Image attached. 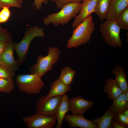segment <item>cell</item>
Returning a JSON list of instances; mask_svg holds the SVG:
<instances>
[{"instance_id": "cell-1", "label": "cell", "mask_w": 128, "mask_h": 128, "mask_svg": "<svg viewBox=\"0 0 128 128\" xmlns=\"http://www.w3.org/2000/svg\"><path fill=\"white\" fill-rule=\"evenodd\" d=\"M95 26L91 14L74 28L71 36L67 41V47L76 48L87 43L95 30Z\"/></svg>"}, {"instance_id": "cell-2", "label": "cell", "mask_w": 128, "mask_h": 128, "mask_svg": "<svg viewBox=\"0 0 128 128\" xmlns=\"http://www.w3.org/2000/svg\"><path fill=\"white\" fill-rule=\"evenodd\" d=\"M81 3L72 2L64 5L59 12L48 15L45 17L43 22L46 25L50 24L55 26L64 25L79 13Z\"/></svg>"}, {"instance_id": "cell-3", "label": "cell", "mask_w": 128, "mask_h": 128, "mask_svg": "<svg viewBox=\"0 0 128 128\" xmlns=\"http://www.w3.org/2000/svg\"><path fill=\"white\" fill-rule=\"evenodd\" d=\"M48 50V55L45 56L39 55L36 64L31 67V73L41 78L51 70L53 65L59 60L61 52L58 47H50Z\"/></svg>"}, {"instance_id": "cell-4", "label": "cell", "mask_w": 128, "mask_h": 128, "mask_svg": "<svg viewBox=\"0 0 128 128\" xmlns=\"http://www.w3.org/2000/svg\"><path fill=\"white\" fill-rule=\"evenodd\" d=\"M45 36L43 28L37 26L31 27L26 30L21 41L14 45L20 64H21L25 59L32 40L37 37L43 38Z\"/></svg>"}, {"instance_id": "cell-5", "label": "cell", "mask_w": 128, "mask_h": 128, "mask_svg": "<svg viewBox=\"0 0 128 128\" xmlns=\"http://www.w3.org/2000/svg\"><path fill=\"white\" fill-rule=\"evenodd\" d=\"M15 80L19 90L29 94L39 93L45 86L41 78L34 74L18 75Z\"/></svg>"}, {"instance_id": "cell-6", "label": "cell", "mask_w": 128, "mask_h": 128, "mask_svg": "<svg viewBox=\"0 0 128 128\" xmlns=\"http://www.w3.org/2000/svg\"><path fill=\"white\" fill-rule=\"evenodd\" d=\"M120 29L115 20L106 19L100 26V31L105 42L115 48L123 46L120 37Z\"/></svg>"}, {"instance_id": "cell-7", "label": "cell", "mask_w": 128, "mask_h": 128, "mask_svg": "<svg viewBox=\"0 0 128 128\" xmlns=\"http://www.w3.org/2000/svg\"><path fill=\"white\" fill-rule=\"evenodd\" d=\"M62 96H57L47 98L41 97L37 101L36 114L46 115H55L61 100Z\"/></svg>"}, {"instance_id": "cell-8", "label": "cell", "mask_w": 128, "mask_h": 128, "mask_svg": "<svg viewBox=\"0 0 128 128\" xmlns=\"http://www.w3.org/2000/svg\"><path fill=\"white\" fill-rule=\"evenodd\" d=\"M22 120L28 128H53L57 122L55 115L36 114L24 117Z\"/></svg>"}, {"instance_id": "cell-9", "label": "cell", "mask_w": 128, "mask_h": 128, "mask_svg": "<svg viewBox=\"0 0 128 128\" xmlns=\"http://www.w3.org/2000/svg\"><path fill=\"white\" fill-rule=\"evenodd\" d=\"M14 44L13 41L9 42L4 51L0 55V64L14 72L18 70L20 64L19 60H16L14 57Z\"/></svg>"}, {"instance_id": "cell-10", "label": "cell", "mask_w": 128, "mask_h": 128, "mask_svg": "<svg viewBox=\"0 0 128 128\" xmlns=\"http://www.w3.org/2000/svg\"><path fill=\"white\" fill-rule=\"evenodd\" d=\"M94 104V102L78 96L69 99L70 111L72 115H83Z\"/></svg>"}, {"instance_id": "cell-11", "label": "cell", "mask_w": 128, "mask_h": 128, "mask_svg": "<svg viewBox=\"0 0 128 128\" xmlns=\"http://www.w3.org/2000/svg\"><path fill=\"white\" fill-rule=\"evenodd\" d=\"M98 0H83L79 13L74 17L72 27L74 28L88 17L94 10Z\"/></svg>"}, {"instance_id": "cell-12", "label": "cell", "mask_w": 128, "mask_h": 128, "mask_svg": "<svg viewBox=\"0 0 128 128\" xmlns=\"http://www.w3.org/2000/svg\"><path fill=\"white\" fill-rule=\"evenodd\" d=\"M71 128H98L97 125L92 120L86 119L83 115L66 114L64 119Z\"/></svg>"}, {"instance_id": "cell-13", "label": "cell", "mask_w": 128, "mask_h": 128, "mask_svg": "<svg viewBox=\"0 0 128 128\" xmlns=\"http://www.w3.org/2000/svg\"><path fill=\"white\" fill-rule=\"evenodd\" d=\"M128 6V0H111L105 19L115 20L118 15Z\"/></svg>"}, {"instance_id": "cell-14", "label": "cell", "mask_w": 128, "mask_h": 128, "mask_svg": "<svg viewBox=\"0 0 128 128\" xmlns=\"http://www.w3.org/2000/svg\"><path fill=\"white\" fill-rule=\"evenodd\" d=\"M69 111V99L67 95L65 94L62 96L60 103L55 115L57 119L55 128L62 127L64 118Z\"/></svg>"}, {"instance_id": "cell-15", "label": "cell", "mask_w": 128, "mask_h": 128, "mask_svg": "<svg viewBox=\"0 0 128 128\" xmlns=\"http://www.w3.org/2000/svg\"><path fill=\"white\" fill-rule=\"evenodd\" d=\"M71 86H68L62 82L59 78L55 79L50 85V91L46 97L62 96L68 91H72Z\"/></svg>"}, {"instance_id": "cell-16", "label": "cell", "mask_w": 128, "mask_h": 128, "mask_svg": "<svg viewBox=\"0 0 128 128\" xmlns=\"http://www.w3.org/2000/svg\"><path fill=\"white\" fill-rule=\"evenodd\" d=\"M105 82L106 84L103 91L107 94V98L110 100H115L123 93L114 79L109 78L105 80Z\"/></svg>"}, {"instance_id": "cell-17", "label": "cell", "mask_w": 128, "mask_h": 128, "mask_svg": "<svg viewBox=\"0 0 128 128\" xmlns=\"http://www.w3.org/2000/svg\"><path fill=\"white\" fill-rule=\"evenodd\" d=\"M112 74L114 75L115 82L122 90L124 93L128 91V85L125 72L122 66L117 65L111 70Z\"/></svg>"}, {"instance_id": "cell-18", "label": "cell", "mask_w": 128, "mask_h": 128, "mask_svg": "<svg viewBox=\"0 0 128 128\" xmlns=\"http://www.w3.org/2000/svg\"><path fill=\"white\" fill-rule=\"evenodd\" d=\"M115 115L110 106L102 116L94 118L92 121L97 125L98 128H111L112 127L111 122Z\"/></svg>"}, {"instance_id": "cell-19", "label": "cell", "mask_w": 128, "mask_h": 128, "mask_svg": "<svg viewBox=\"0 0 128 128\" xmlns=\"http://www.w3.org/2000/svg\"><path fill=\"white\" fill-rule=\"evenodd\" d=\"M110 106L111 110L115 115L122 112L128 108V99L124 93H123L113 100L112 105Z\"/></svg>"}, {"instance_id": "cell-20", "label": "cell", "mask_w": 128, "mask_h": 128, "mask_svg": "<svg viewBox=\"0 0 128 128\" xmlns=\"http://www.w3.org/2000/svg\"><path fill=\"white\" fill-rule=\"evenodd\" d=\"M111 0H98L94 13L102 21L105 19L108 13Z\"/></svg>"}, {"instance_id": "cell-21", "label": "cell", "mask_w": 128, "mask_h": 128, "mask_svg": "<svg viewBox=\"0 0 128 128\" xmlns=\"http://www.w3.org/2000/svg\"><path fill=\"white\" fill-rule=\"evenodd\" d=\"M76 73L75 70L70 67L66 66L61 70L59 79L65 84L70 86L73 81Z\"/></svg>"}, {"instance_id": "cell-22", "label": "cell", "mask_w": 128, "mask_h": 128, "mask_svg": "<svg viewBox=\"0 0 128 128\" xmlns=\"http://www.w3.org/2000/svg\"><path fill=\"white\" fill-rule=\"evenodd\" d=\"M115 21L121 29L128 30V7L118 15Z\"/></svg>"}, {"instance_id": "cell-23", "label": "cell", "mask_w": 128, "mask_h": 128, "mask_svg": "<svg viewBox=\"0 0 128 128\" xmlns=\"http://www.w3.org/2000/svg\"><path fill=\"white\" fill-rule=\"evenodd\" d=\"M12 78H0V91L5 93H10L14 89Z\"/></svg>"}, {"instance_id": "cell-24", "label": "cell", "mask_w": 128, "mask_h": 128, "mask_svg": "<svg viewBox=\"0 0 128 128\" xmlns=\"http://www.w3.org/2000/svg\"><path fill=\"white\" fill-rule=\"evenodd\" d=\"M24 0H0V11L4 7H14L19 8L22 7Z\"/></svg>"}, {"instance_id": "cell-25", "label": "cell", "mask_w": 128, "mask_h": 128, "mask_svg": "<svg viewBox=\"0 0 128 128\" xmlns=\"http://www.w3.org/2000/svg\"><path fill=\"white\" fill-rule=\"evenodd\" d=\"M113 120L125 128H128V118L125 116L122 112L115 115Z\"/></svg>"}, {"instance_id": "cell-26", "label": "cell", "mask_w": 128, "mask_h": 128, "mask_svg": "<svg viewBox=\"0 0 128 128\" xmlns=\"http://www.w3.org/2000/svg\"><path fill=\"white\" fill-rule=\"evenodd\" d=\"M15 75L14 72L12 71L5 66L0 65V78H13Z\"/></svg>"}, {"instance_id": "cell-27", "label": "cell", "mask_w": 128, "mask_h": 128, "mask_svg": "<svg viewBox=\"0 0 128 128\" xmlns=\"http://www.w3.org/2000/svg\"><path fill=\"white\" fill-rule=\"evenodd\" d=\"M8 7H4L0 11V24L5 23L9 19L11 12Z\"/></svg>"}, {"instance_id": "cell-28", "label": "cell", "mask_w": 128, "mask_h": 128, "mask_svg": "<svg viewBox=\"0 0 128 128\" xmlns=\"http://www.w3.org/2000/svg\"><path fill=\"white\" fill-rule=\"evenodd\" d=\"M12 41V35L8 30L5 28H0V41Z\"/></svg>"}, {"instance_id": "cell-29", "label": "cell", "mask_w": 128, "mask_h": 128, "mask_svg": "<svg viewBox=\"0 0 128 128\" xmlns=\"http://www.w3.org/2000/svg\"><path fill=\"white\" fill-rule=\"evenodd\" d=\"M83 0H56L55 4L58 9H61L65 5L72 2L80 3Z\"/></svg>"}, {"instance_id": "cell-30", "label": "cell", "mask_w": 128, "mask_h": 128, "mask_svg": "<svg viewBox=\"0 0 128 128\" xmlns=\"http://www.w3.org/2000/svg\"><path fill=\"white\" fill-rule=\"evenodd\" d=\"M48 3V0H34L33 5L34 7H35L36 10H40L43 3L46 5Z\"/></svg>"}, {"instance_id": "cell-31", "label": "cell", "mask_w": 128, "mask_h": 128, "mask_svg": "<svg viewBox=\"0 0 128 128\" xmlns=\"http://www.w3.org/2000/svg\"><path fill=\"white\" fill-rule=\"evenodd\" d=\"M9 42L6 41H0V55L4 51Z\"/></svg>"}, {"instance_id": "cell-32", "label": "cell", "mask_w": 128, "mask_h": 128, "mask_svg": "<svg viewBox=\"0 0 128 128\" xmlns=\"http://www.w3.org/2000/svg\"><path fill=\"white\" fill-rule=\"evenodd\" d=\"M111 124L114 128H125L124 127L116 123L113 120L112 121Z\"/></svg>"}, {"instance_id": "cell-33", "label": "cell", "mask_w": 128, "mask_h": 128, "mask_svg": "<svg viewBox=\"0 0 128 128\" xmlns=\"http://www.w3.org/2000/svg\"><path fill=\"white\" fill-rule=\"evenodd\" d=\"M122 113L126 117L128 118V108L125 109Z\"/></svg>"}, {"instance_id": "cell-34", "label": "cell", "mask_w": 128, "mask_h": 128, "mask_svg": "<svg viewBox=\"0 0 128 128\" xmlns=\"http://www.w3.org/2000/svg\"><path fill=\"white\" fill-rule=\"evenodd\" d=\"M124 93L125 94L127 98L128 99V91H126Z\"/></svg>"}, {"instance_id": "cell-35", "label": "cell", "mask_w": 128, "mask_h": 128, "mask_svg": "<svg viewBox=\"0 0 128 128\" xmlns=\"http://www.w3.org/2000/svg\"><path fill=\"white\" fill-rule=\"evenodd\" d=\"M50 1H51L53 2H55L56 0H50Z\"/></svg>"}, {"instance_id": "cell-36", "label": "cell", "mask_w": 128, "mask_h": 128, "mask_svg": "<svg viewBox=\"0 0 128 128\" xmlns=\"http://www.w3.org/2000/svg\"><path fill=\"white\" fill-rule=\"evenodd\" d=\"M1 27L0 24V28Z\"/></svg>"}, {"instance_id": "cell-37", "label": "cell", "mask_w": 128, "mask_h": 128, "mask_svg": "<svg viewBox=\"0 0 128 128\" xmlns=\"http://www.w3.org/2000/svg\"><path fill=\"white\" fill-rule=\"evenodd\" d=\"M1 92L0 91V92Z\"/></svg>"}, {"instance_id": "cell-38", "label": "cell", "mask_w": 128, "mask_h": 128, "mask_svg": "<svg viewBox=\"0 0 128 128\" xmlns=\"http://www.w3.org/2000/svg\"></svg>"}]
</instances>
